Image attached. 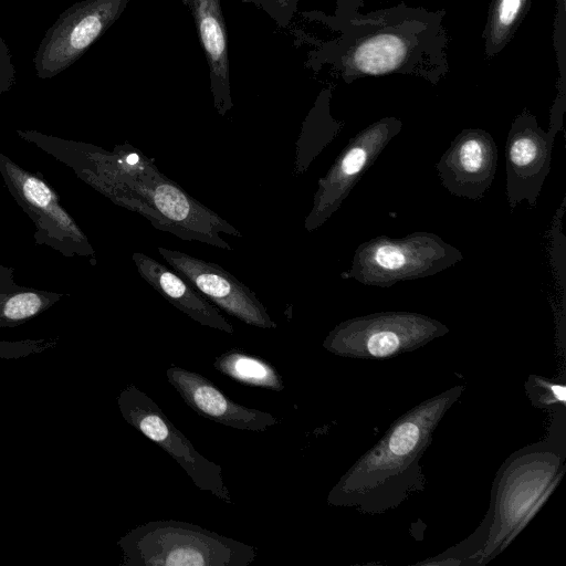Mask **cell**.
<instances>
[{"label": "cell", "instance_id": "1", "mask_svg": "<svg viewBox=\"0 0 566 566\" xmlns=\"http://www.w3.org/2000/svg\"><path fill=\"white\" fill-rule=\"evenodd\" d=\"M86 182L115 203L146 218L156 229L187 241L232 250L222 233L243 234L214 211L200 203L132 145L112 153L87 148Z\"/></svg>", "mask_w": 566, "mask_h": 566}, {"label": "cell", "instance_id": "2", "mask_svg": "<svg viewBox=\"0 0 566 566\" xmlns=\"http://www.w3.org/2000/svg\"><path fill=\"white\" fill-rule=\"evenodd\" d=\"M443 15L401 4L349 18L340 59L344 77L400 74L436 84L448 71Z\"/></svg>", "mask_w": 566, "mask_h": 566}, {"label": "cell", "instance_id": "3", "mask_svg": "<svg viewBox=\"0 0 566 566\" xmlns=\"http://www.w3.org/2000/svg\"><path fill=\"white\" fill-rule=\"evenodd\" d=\"M117 545L122 566H249L256 557L254 546L176 520L138 525Z\"/></svg>", "mask_w": 566, "mask_h": 566}, {"label": "cell", "instance_id": "4", "mask_svg": "<svg viewBox=\"0 0 566 566\" xmlns=\"http://www.w3.org/2000/svg\"><path fill=\"white\" fill-rule=\"evenodd\" d=\"M462 260L458 248L432 232L417 231L402 238L381 234L357 247L342 276L366 286L391 287L434 275Z\"/></svg>", "mask_w": 566, "mask_h": 566}, {"label": "cell", "instance_id": "5", "mask_svg": "<svg viewBox=\"0 0 566 566\" xmlns=\"http://www.w3.org/2000/svg\"><path fill=\"white\" fill-rule=\"evenodd\" d=\"M117 403L123 418L170 454L199 490L232 504L221 467L197 451L149 396L129 384L119 392Z\"/></svg>", "mask_w": 566, "mask_h": 566}, {"label": "cell", "instance_id": "6", "mask_svg": "<svg viewBox=\"0 0 566 566\" xmlns=\"http://www.w3.org/2000/svg\"><path fill=\"white\" fill-rule=\"evenodd\" d=\"M400 118L382 117L350 138L325 176L319 178L304 227L311 232L323 226L348 197L363 175L398 135Z\"/></svg>", "mask_w": 566, "mask_h": 566}, {"label": "cell", "instance_id": "7", "mask_svg": "<svg viewBox=\"0 0 566 566\" xmlns=\"http://www.w3.org/2000/svg\"><path fill=\"white\" fill-rule=\"evenodd\" d=\"M125 0H82L64 10L33 57L35 75L49 80L74 64L123 10Z\"/></svg>", "mask_w": 566, "mask_h": 566}, {"label": "cell", "instance_id": "8", "mask_svg": "<svg viewBox=\"0 0 566 566\" xmlns=\"http://www.w3.org/2000/svg\"><path fill=\"white\" fill-rule=\"evenodd\" d=\"M0 171L11 195L35 223L38 241L42 237L44 243L67 255L94 253L87 238L43 178L23 170L2 154Z\"/></svg>", "mask_w": 566, "mask_h": 566}, {"label": "cell", "instance_id": "9", "mask_svg": "<svg viewBox=\"0 0 566 566\" xmlns=\"http://www.w3.org/2000/svg\"><path fill=\"white\" fill-rule=\"evenodd\" d=\"M157 250L175 272L227 314L250 326L277 327L255 293L219 264L164 247Z\"/></svg>", "mask_w": 566, "mask_h": 566}, {"label": "cell", "instance_id": "10", "mask_svg": "<svg viewBox=\"0 0 566 566\" xmlns=\"http://www.w3.org/2000/svg\"><path fill=\"white\" fill-rule=\"evenodd\" d=\"M554 140L527 109L512 122L506 138V199L510 209L526 200L534 209L551 170Z\"/></svg>", "mask_w": 566, "mask_h": 566}, {"label": "cell", "instance_id": "11", "mask_svg": "<svg viewBox=\"0 0 566 566\" xmlns=\"http://www.w3.org/2000/svg\"><path fill=\"white\" fill-rule=\"evenodd\" d=\"M499 151L492 135L464 128L436 164L442 186L453 196L479 201L492 185Z\"/></svg>", "mask_w": 566, "mask_h": 566}, {"label": "cell", "instance_id": "12", "mask_svg": "<svg viewBox=\"0 0 566 566\" xmlns=\"http://www.w3.org/2000/svg\"><path fill=\"white\" fill-rule=\"evenodd\" d=\"M166 376L188 407L217 423L260 432L280 422L272 413L237 403L210 379L196 371L172 365L166 370Z\"/></svg>", "mask_w": 566, "mask_h": 566}, {"label": "cell", "instance_id": "13", "mask_svg": "<svg viewBox=\"0 0 566 566\" xmlns=\"http://www.w3.org/2000/svg\"><path fill=\"white\" fill-rule=\"evenodd\" d=\"M443 329L431 318L415 313H378L338 325L327 337H365L368 352L384 357L394 354L402 339L427 337Z\"/></svg>", "mask_w": 566, "mask_h": 566}, {"label": "cell", "instance_id": "14", "mask_svg": "<svg viewBox=\"0 0 566 566\" xmlns=\"http://www.w3.org/2000/svg\"><path fill=\"white\" fill-rule=\"evenodd\" d=\"M140 276L172 306L197 323L233 334V325L199 291L174 270L142 252L133 254Z\"/></svg>", "mask_w": 566, "mask_h": 566}, {"label": "cell", "instance_id": "15", "mask_svg": "<svg viewBox=\"0 0 566 566\" xmlns=\"http://www.w3.org/2000/svg\"><path fill=\"white\" fill-rule=\"evenodd\" d=\"M213 367L242 385L274 391L284 389L283 378L271 363L238 348L216 357Z\"/></svg>", "mask_w": 566, "mask_h": 566}, {"label": "cell", "instance_id": "16", "mask_svg": "<svg viewBox=\"0 0 566 566\" xmlns=\"http://www.w3.org/2000/svg\"><path fill=\"white\" fill-rule=\"evenodd\" d=\"M533 0H491L482 34L484 53L494 57L510 43Z\"/></svg>", "mask_w": 566, "mask_h": 566}, {"label": "cell", "instance_id": "17", "mask_svg": "<svg viewBox=\"0 0 566 566\" xmlns=\"http://www.w3.org/2000/svg\"><path fill=\"white\" fill-rule=\"evenodd\" d=\"M200 36L214 71H227V45L218 0H196Z\"/></svg>", "mask_w": 566, "mask_h": 566}, {"label": "cell", "instance_id": "18", "mask_svg": "<svg viewBox=\"0 0 566 566\" xmlns=\"http://www.w3.org/2000/svg\"><path fill=\"white\" fill-rule=\"evenodd\" d=\"M60 298V295L35 291H20L0 295V327L15 326L40 314Z\"/></svg>", "mask_w": 566, "mask_h": 566}, {"label": "cell", "instance_id": "19", "mask_svg": "<svg viewBox=\"0 0 566 566\" xmlns=\"http://www.w3.org/2000/svg\"><path fill=\"white\" fill-rule=\"evenodd\" d=\"M342 124L335 122L328 114L304 127L296 143V157L294 172H305L317 155L335 138Z\"/></svg>", "mask_w": 566, "mask_h": 566}, {"label": "cell", "instance_id": "20", "mask_svg": "<svg viewBox=\"0 0 566 566\" xmlns=\"http://www.w3.org/2000/svg\"><path fill=\"white\" fill-rule=\"evenodd\" d=\"M554 27V45L558 63V94L551 111V127L547 132L552 139L563 128L566 106V6L565 0H557Z\"/></svg>", "mask_w": 566, "mask_h": 566}, {"label": "cell", "instance_id": "21", "mask_svg": "<svg viewBox=\"0 0 566 566\" xmlns=\"http://www.w3.org/2000/svg\"><path fill=\"white\" fill-rule=\"evenodd\" d=\"M57 339H28L20 342H0L1 358H21L39 354L56 345Z\"/></svg>", "mask_w": 566, "mask_h": 566}, {"label": "cell", "instance_id": "22", "mask_svg": "<svg viewBox=\"0 0 566 566\" xmlns=\"http://www.w3.org/2000/svg\"><path fill=\"white\" fill-rule=\"evenodd\" d=\"M419 437V429L412 422L402 423L396 428L389 442L390 450L397 455L410 452Z\"/></svg>", "mask_w": 566, "mask_h": 566}, {"label": "cell", "instance_id": "23", "mask_svg": "<svg viewBox=\"0 0 566 566\" xmlns=\"http://www.w3.org/2000/svg\"><path fill=\"white\" fill-rule=\"evenodd\" d=\"M15 83V69L10 50L0 34V95L11 90Z\"/></svg>", "mask_w": 566, "mask_h": 566}, {"label": "cell", "instance_id": "24", "mask_svg": "<svg viewBox=\"0 0 566 566\" xmlns=\"http://www.w3.org/2000/svg\"><path fill=\"white\" fill-rule=\"evenodd\" d=\"M344 6L345 10L347 11L348 19L355 17L359 13L358 9L363 6L364 0H340Z\"/></svg>", "mask_w": 566, "mask_h": 566}, {"label": "cell", "instance_id": "25", "mask_svg": "<svg viewBox=\"0 0 566 566\" xmlns=\"http://www.w3.org/2000/svg\"><path fill=\"white\" fill-rule=\"evenodd\" d=\"M553 391L555 392L556 397L564 401L565 400V388L563 386H555L553 387Z\"/></svg>", "mask_w": 566, "mask_h": 566}]
</instances>
